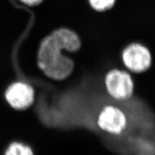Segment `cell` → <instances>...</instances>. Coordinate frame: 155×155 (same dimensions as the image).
<instances>
[{"instance_id": "obj_7", "label": "cell", "mask_w": 155, "mask_h": 155, "mask_svg": "<svg viewBox=\"0 0 155 155\" xmlns=\"http://www.w3.org/2000/svg\"><path fill=\"white\" fill-rule=\"evenodd\" d=\"M32 154L33 152L30 147L18 142H14L10 145L6 152V154L11 155H28Z\"/></svg>"}, {"instance_id": "obj_3", "label": "cell", "mask_w": 155, "mask_h": 155, "mask_svg": "<svg viewBox=\"0 0 155 155\" xmlns=\"http://www.w3.org/2000/svg\"><path fill=\"white\" fill-rule=\"evenodd\" d=\"M124 64L129 70L135 73L147 71L151 65V55L148 48L140 43H132L122 53Z\"/></svg>"}, {"instance_id": "obj_6", "label": "cell", "mask_w": 155, "mask_h": 155, "mask_svg": "<svg viewBox=\"0 0 155 155\" xmlns=\"http://www.w3.org/2000/svg\"><path fill=\"white\" fill-rule=\"evenodd\" d=\"M51 35L62 51L75 52L81 48V40L79 36L69 29L64 28L58 29L53 32Z\"/></svg>"}, {"instance_id": "obj_5", "label": "cell", "mask_w": 155, "mask_h": 155, "mask_svg": "<svg viewBox=\"0 0 155 155\" xmlns=\"http://www.w3.org/2000/svg\"><path fill=\"white\" fill-rule=\"evenodd\" d=\"M98 125L106 132L119 134L127 126V118L120 109L110 105L106 106L99 114Z\"/></svg>"}, {"instance_id": "obj_9", "label": "cell", "mask_w": 155, "mask_h": 155, "mask_svg": "<svg viewBox=\"0 0 155 155\" xmlns=\"http://www.w3.org/2000/svg\"><path fill=\"white\" fill-rule=\"evenodd\" d=\"M43 0H21V2L29 6L37 5L42 2Z\"/></svg>"}, {"instance_id": "obj_4", "label": "cell", "mask_w": 155, "mask_h": 155, "mask_svg": "<svg viewBox=\"0 0 155 155\" xmlns=\"http://www.w3.org/2000/svg\"><path fill=\"white\" fill-rule=\"evenodd\" d=\"M35 93L32 87L23 82H16L8 87L5 98L13 108L18 110L28 109L35 101Z\"/></svg>"}, {"instance_id": "obj_8", "label": "cell", "mask_w": 155, "mask_h": 155, "mask_svg": "<svg viewBox=\"0 0 155 155\" xmlns=\"http://www.w3.org/2000/svg\"><path fill=\"white\" fill-rule=\"evenodd\" d=\"M91 5L98 11H105L113 7L115 0H89Z\"/></svg>"}, {"instance_id": "obj_1", "label": "cell", "mask_w": 155, "mask_h": 155, "mask_svg": "<svg viewBox=\"0 0 155 155\" xmlns=\"http://www.w3.org/2000/svg\"><path fill=\"white\" fill-rule=\"evenodd\" d=\"M61 48L52 35L41 41L38 54V65L47 77L61 81L72 73L74 61L61 53Z\"/></svg>"}, {"instance_id": "obj_2", "label": "cell", "mask_w": 155, "mask_h": 155, "mask_svg": "<svg viewBox=\"0 0 155 155\" xmlns=\"http://www.w3.org/2000/svg\"><path fill=\"white\" fill-rule=\"evenodd\" d=\"M107 91L113 98L125 100L132 96L134 84L131 76L125 71L113 69L105 76Z\"/></svg>"}]
</instances>
